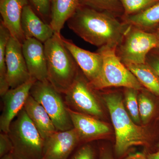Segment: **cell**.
I'll return each instance as SVG.
<instances>
[{
    "label": "cell",
    "instance_id": "5b68a950",
    "mask_svg": "<svg viewBox=\"0 0 159 159\" xmlns=\"http://www.w3.org/2000/svg\"><path fill=\"white\" fill-rule=\"evenodd\" d=\"M116 49L107 47L98 48L97 51L102 57V67L98 78L90 83L92 87L96 90L111 87L143 89V86L118 57Z\"/></svg>",
    "mask_w": 159,
    "mask_h": 159
},
{
    "label": "cell",
    "instance_id": "cb8c5ba5",
    "mask_svg": "<svg viewBox=\"0 0 159 159\" xmlns=\"http://www.w3.org/2000/svg\"><path fill=\"white\" fill-rule=\"evenodd\" d=\"M140 119L144 124H147L155 114L156 105L153 100L144 93L138 96Z\"/></svg>",
    "mask_w": 159,
    "mask_h": 159
},
{
    "label": "cell",
    "instance_id": "7a4b0ae2",
    "mask_svg": "<svg viewBox=\"0 0 159 159\" xmlns=\"http://www.w3.org/2000/svg\"><path fill=\"white\" fill-rule=\"evenodd\" d=\"M103 99L115 129V150L117 155L121 156L132 146H148L150 140L147 131L133 121L125 110L120 95L106 94L103 95Z\"/></svg>",
    "mask_w": 159,
    "mask_h": 159
},
{
    "label": "cell",
    "instance_id": "836d02e7",
    "mask_svg": "<svg viewBox=\"0 0 159 159\" xmlns=\"http://www.w3.org/2000/svg\"><path fill=\"white\" fill-rule=\"evenodd\" d=\"M154 32H155V33H156V34H157V37H158V38L159 39V28L158 29H157L156 31Z\"/></svg>",
    "mask_w": 159,
    "mask_h": 159
},
{
    "label": "cell",
    "instance_id": "484cf974",
    "mask_svg": "<svg viewBox=\"0 0 159 159\" xmlns=\"http://www.w3.org/2000/svg\"><path fill=\"white\" fill-rule=\"evenodd\" d=\"M34 11L45 22L50 24L51 0H29Z\"/></svg>",
    "mask_w": 159,
    "mask_h": 159
},
{
    "label": "cell",
    "instance_id": "8fae6325",
    "mask_svg": "<svg viewBox=\"0 0 159 159\" xmlns=\"http://www.w3.org/2000/svg\"><path fill=\"white\" fill-rule=\"evenodd\" d=\"M80 142L74 128L57 131L44 139L43 159H68Z\"/></svg>",
    "mask_w": 159,
    "mask_h": 159
},
{
    "label": "cell",
    "instance_id": "d590c367",
    "mask_svg": "<svg viewBox=\"0 0 159 159\" xmlns=\"http://www.w3.org/2000/svg\"><path fill=\"white\" fill-rule=\"evenodd\" d=\"M157 48L159 49V41L158 43V44H157Z\"/></svg>",
    "mask_w": 159,
    "mask_h": 159
},
{
    "label": "cell",
    "instance_id": "8992f818",
    "mask_svg": "<svg viewBox=\"0 0 159 159\" xmlns=\"http://www.w3.org/2000/svg\"><path fill=\"white\" fill-rule=\"evenodd\" d=\"M48 81L36 80L30 95L40 103L47 112L57 131L74 128L68 107L61 95Z\"/></svg>",
    "mask_w": 159,
    "mask_h": 159
},
{
    "label": "cell",
    "instance_id": "9a60e30c",
    "mask_svg": "<svg viewBox=\"0 0 159 159\" xmlns=\"http://www.w3.org/2000/svg\"><path fill=\"white\" fill-rule=\"evenodd\" d=\"M68 110L80 142L98 139L109 132L108 125L97 118L75 111L68 107Z\"/></svg>",
    "mask_w": 159,
    "mask_h": 159
},
{
    "label": "cell",
    "instance_id": "d6986e66",
    "mask_svg": "<svg viewBox=\"0 0 159 159\" xmlns=\"http://www.w3.org/2000/svg\"><path fill=\"white\" fill-rule=\"evenodd\" d=\"M121 19L126 24L144 31L155 32L159 28V2L142 12L124 16Z\"/></svg>",
    "mask_w": 159,
    "mask_h": 159
},
{
    "label": "cell",
    "instance_id": "d4e9b609",
    "mask_svg": "<svg viewBox=\"0 0 159 159\" xmlns=\"http://www.w3.org/2000/svg\"><path fill=\"white\" fill-rule=\"evenodd\" d=\"M139 90L133 89L125 88V101L129 115L135 123L140 122L139 115L138 92Z\"/></svg>",
    "mask_w": 159,
    "mask_h": 159
},
{
    "label": "cell",
    "instance_id": "4316f807",
    "mask_svg": "<svg viewBox=\"0 0 159 159\" xmlns=\"http://www.w3.org/2000/svg\"><path fill=\"white\" fill-rule=\"evenodd\" d=\"M68 159H96V152L90 144H84L74 151Z\"/></svg>",
    "mask_w": 159,
    "mask_h": 159
},
{
    "label": "cell",
    "instance_id": "ac0fdd59",
    "mask_svg": "<svg viewBox=\"0 0 159 159\" xmlns=\"http://www.w3.org/2000/svg\"><path fill=\"white\" fill-rule=\"evenodd\" d=\"M80 6V0H51L50 25L54 34L61 35L65 24Z\"/></svg>",
    "mask_w": 159,
    "mask_h": 159
},
{
    "label": "cell",
    "instance_id": "1f68e13d",
    "mask_svg": "<svg viewBox=\"0 0 159 159\" xmlns=\"http://www.w3.org/2000/svg\"><path fill=\"white\" fill-rule=\"evenodd\" d=\"M147 157V159H159V151L148 154Z\"/></svg>",
    "mask_w": 159,
    "mask_h": 159
},
{
    "label": "cell",
    "instance_id": "e575fe53",
    "mask_svg": "<svg viewBox=\"0 0 159 159\" xmlns=\"http://www.w3.org/2000/svg\"><path fill=\"white\" fill-rule=\"evenodd\" d=\"M158 119L159 120V117L158 118ZM156 146L157 148V151H159V141L158 142Z\"/></svg>",
    "mask_w": 159,
    "mask_h": 159
},
{
    "label": "cell",
    "instance_id": "f546056e",
    "mask_svg": "<svg viewBox=\"0 0 159 159\" xmlns=\"http://www.w3.org/2000/svg\"><path fill=\"white\" fill-rule=\"evenodd\" d=\"M99 159H114L111 152L105 148L99 149Z\"/></svg>",
    "mask_w": 159,
    "mask_h": 159
},
{
    "label": "cell",
    "instance_id": "4fadbf2b",
    "mask_svg": "<svg viewBox=\"0 0 159 159\" xmlns=\"http://www.w3.org/2000/svg\"><path fill=\"white\" fill-rule=\"evenodd\" d=\"M63 42L74 57L80 69L90 83L99 77L102 65V57L99 52H92L79 48L72 41L62 37Z\"/></svg>",
    "mask_w": 159,
    "mask_h": 159
},
{
    "label": "cell",
    "instance_id": "83f0119b",
    "mask_svg": "<svg viewBox=\"0 0 159 159\" xmlns=\"http://www.w3.org/2000/svg\"><path fill=\"white\" fill-rule=\"evenodd\" d=\"M145 63L159 77V53L157 48L152 50L146 57Z\"/></svg>",
    "mask_w": 159,
    "mask_h": 159
},
{
    "label": "cell",
    "instance_id": "d6a6232c",
    "mask_svg": "<svg viewBox=\"0 0 159 159\" xmlns=\"http://www.w3.org/2000/svg\"><path fill=\"white\" fill-rule=\"evenodd\" d=\"M1 159H16L12 154L9 153L1 158Z\"/></svg>",
    "mask_w": 159,
    "mask_h": 159
},
{
    "label": "cell",
    "instance_id": "7c38bea8",
    "mask_svg": "<svg viewBox=\"0 0 159 159\" xmlns=\"http://www.w3.org/2000/svg\"><path fill=\"white\" fill-rule=\"evenodd\" d=\"M23 55L31 77L37 80H48V68L44 46L34 38L26 39L22 43Z\"/></svg>",
    "mask_w": 159,
    "mask_h": 159
},
{
    "label": "cell",
    "instance_id": "44dd1931",
    "mask_svg": "<svg viewBox=\"0 0 159 159\" xmlns=\"http://www.w3.org/2000/svg\"><path fill=\"white\" fill-rule=\"evenodd\" d=\"M11 35L8 29L1 22L0 24V95L3 96L9 89L7 81L6 51Z\"/></svg>",
    "mask_w": 159,
    "mask_h": 159
},
{
    "label": "cell",
    "instance_id": "ffe728a7",
    "mask_svg": "<svg viewBox=\"0 0 159 159\" xmlns=\"http://www.w3.org/2000/svg\"><path fill=\"white\" fill-rule=\"evenodd\" d=\"M125 66L143 87L159 97V77L146 63L141 64H128Z\"/></svg>",
    "mask_w": 159,
    "mask_h": 159
},
{
    "label": "cell",
    "instance_id": "4dcf8cb0",
    "mask_svg": "<svg viewBox=\"0 0 159 159\" xmlns=\"http://www.w3.org/2000/svg\"><path fill=\"white\" fill-rule=\"evenodd\" d=\"M124 159H147V155L142 152L131 154Z\"/></svg>",
    "mask_w": 159,
    "mask_h": 159
},
{
    "label": "cell",
    "instance_id": "603a6c76",
    "mask_svg": "<svg viewBox=\"0 0 159 159\" xmlns=\"http://www.w3.org/2000/svg\"><path fill=\"white\" fill-rule=\"evenodd\" d=\"M124 10V16L132 15L145 11L159 2V0H119Z\"/></svg>",
    "mask_w": 159,
    "mask_h": 159
},
{
    "label": "cell",
    "instance_id": "52a82bcc",
    "mask_svg": "<svg viewBox=\"0 0 159 159\" xmlns=\"http://www.w3.org/2000/svg\"><path fill=\"white\" fill-rule=\"evenodd\" d=\"M159 41L155 32H147L130 25L116 48V54L125 65L145 63L148 53L157 48Z\"/></svg>",
    "mask_w": 159,
    "mask_h": 159
},
{
    "label": "cell",
    "instance_id": "5bb4252c",
    "mask_svg": "<svg viewBox=\"0 0 159 159\" xmlns=\"http://www.w3.org/2000/svg\"><path fill=\"white\" fill-rule=\"evenodd\" d=\"M29 4V0H0L1 22L11 36L22 44L25 40L21 28L22 15L24 7Z\"/></svg>",
    "mask_w": 159,
    "mask_h": 159
},
{
    "label": "cell",
    "instance_id": "9c48e42d",
    "mask_svg": "<svg viewBox=\"0 0 159 159\" xmlns=\"http://www.w3.org/2000/svg\"><path fill=\"white\" fill-rule=\"evenodd\" d=\"M36 80L31 77L27 82L14 89H10L2 96V110L0 116V130L8 133L9 127L16 117L22 109L30 90Z\"/></svg>",
    "mask_w": 159,
    "mask_h": 159
},
{
    "label": "cell",
    "instance_id": "e0dca14e",
    "mask_svg": "<svg viewBox=\"0 0 159 159\" xmlns=\"http://www.w3.org/2000/svg\"><path fill=\"white\" fill-rule=\"evenodd\" d=\"M24 108L44 140L57 131L43 106L30 95L26 100Z\"/></svg>",
    "mask_w": 159,
    "mask_h": 159
},
{
    "label": "cell",
    "instance_id": "ba28073f",
    "mask_svg": "<svg viewBox=\"0 0 159 159\" xmlns=\"http://www.w3.org/2000/svg\"><path fill=\"white\" fill-rule=\"evenodd\" d=\"M93 89L80 70L74 82L63 94L67 106L72 110L95 118L102 117V109L93 93Z\"/></svg>",
    "mask_w": 159,
    "mask_h": 159
},
{
    "label": "cell",
    "instance_id": "f1b7e54d",
    "mask_svg": "<svg viewBox=\"0 0 159 159\" xmlns=\"http://www.w3.org/2000/svg\"><path fill=\"white\" fill-rule=\"evenodd\" d=\"M13 148L12 142L8 133L0 134V157L11 153Z\"/></svg>",
    "mask_w": 159,
    "mask_h": 159
},
{
    "label": "cell",
    "instance_id": "2e32d148",
    "mask_svg": "<svg viewBox=\"0 0 159 159\" xmlns=\"http://www.w3.org/2000/svg\"><path fill=\"white\" fill-rule=\"evenodd\" d=\"M21 28L25 38H34L44 43L54 35L50 24L43 20L34 11L30 4L23 9Z\"/></svg>",
    "mask_w": 159,
    "mask_h": 159
},
{
    "label": "cell",
    "instance_id": "6da1fadb",
    "mask_svg": "<svg viewBox=\"0 0 159 159\" xmlns=\"http://www.w3.org/2000/svg\"><path fill=\"white\" fill-rule=\"evenodd\" d=\"M118 18L107 11L80 6L67 23L75 34L98 48H116L130 26Z\"/></svg>",
    "mask_w": 159,
    "mask_h": 159
},
{
    "label": "cell",
    "instance_id": "3957f363",
    "mask_svg": "<svg viewBox=\"0 0 159 159\" xmlns=\"http://www.w3.org/2000/svg\"><path fill=\"white\" fill-rule=\"evenodd\" d=\"M61 35L54 34L44 43L48 80L59 93L70 88L80 71L74 57L63 42Z\"/></svg>",
    "mask_w": 159,
    "mask_h": 159
},
{
    "label": "cell",
    "instance_id": "7402d4cb",
    "mask_svg": "<svg viewBox=\"0 0 159 159\" xmlns=\"http://www.w3.org/2000/svg\"><path fill=\"white\" fill-rule=\"evenodd\" d=\"M80 6L107 11L121 18L124 15L123 7L119 0H80Z\"/></svg>",
    "mask_w": 159,
    "mask_h": 159
},
{
    "label": "cell",
    "instance_id": "277c9868",
    "mask_svg": "<svg viewBox=\"0 0 159 159\" xmlns=\"http://www.w3.org/2000/svg\"><path fill=\"white\" fill-rule=\"evenodd\" d=\"M16 159H43L44 140L24 108L11 122L8 133Z\"/></svg>",
    "mask_w": 159,
    "mask_h": 159
},
{
    "label": "cell",
    "instance_id": "30bf717a",
    "mask_svg": "<svg viewBox=\"0 0 159 159\" xmlns=\"http://www.w3.org/2000/svg\"><path fill=\"white\" fill-rule=\"evenodd\" d=\"M22 44L11 36L7 44L6 64L10 89L22 85L31 78L23 54Z\"/></svg>",
    "mask_w": 159,
    "mask_h": 159
}]
</instances>
